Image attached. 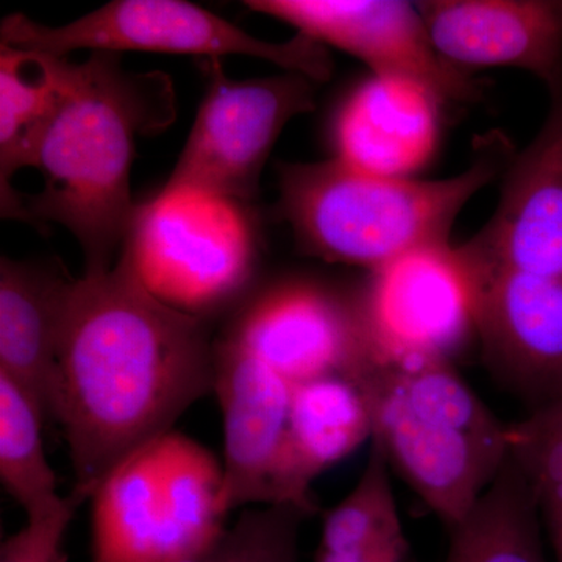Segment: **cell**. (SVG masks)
Returning <instances> with one entry per match:
<instances>
[{"mask_svg": "<svg viewBox=\"0 0 562 562\" xmlns=\"http://www.w3.org/2000/svg\"><path fill=\"white\" fill-rule=\"evenodd\" d=\"M214 392L206 317L162 301L140 273L131 236L110 269L70 290L60 349L58 419L74 487L90 492L128 454L172 431Z\"/></svg>", "mask_w": 562, "mask_h": 562, "instance_id": "cell-1", "label": "cell"}, {"mask_svg": "<svg viewBox=\"0 0 562 562\" xmlns=\"http://www.w3.org/2000/svg\"><path fill=\"white\" fill-rule=\"evenodd\" d=\"M176 113L165 72H133L111 52L69 60L65 95L33 158L43 190L24 195V221L72 233L85 272L110 269L138 217L131 181L136 138L166 131Z\"/></svg>", "mask_w": 562, "mask_h": 562, "instance_id": "cell-2", "label": "cell"}, {"mask_svg": "<svg viewBox=\"0 0 562 562\" xmlns=\"http://www.w3.org/2000/svg\"><path fill=\"white\" fill-rule=\"evenodd\" d=\"M514 157L502 133L482 136L471 165L442 180L362 172L339 158L279 165L277 210L305 254L375 271L403 255L447 246L461 210Z\"/></svg>", "mask_w": 562, "mask_h": 562, "instance_id": "cell-3", "label": "cell"}, {"mask_svg": "<svg viewBox=\"0 0 562 562\" xmlns=\"http://www.w3.org/2000/svg\"><path fill=\"white\" fill-rule=\"evenodd\" d=\"M353 383L371 442L449 530L461 524L509 458V424L452 364H372Z\"/></svg>", "mask_w": 562, "mask_h": 562, "instance_id": "cell-4", "label": "cell"}, {"mask_svg": "<svg viewBox=\"0 0 562 562\" xmlns=\"http://www.w3.org/2000/svg\"><path fill=\"white\" fill-rule=\"evenodd\" d=\"M222 462L169 431L121 461L92 494V562H180L224 532Z\"/></svg>", "mask_w": 562, "mask_h": 562, "instance_id": "cell-5", "label": "cell"}, {"mask_svg": "<svg viewBox=\"0 0 562 562\" xmlns=\"http://www.w3.org/2000/svg\"><path fill=\"white\" fill-rule=\"evenodd\" d=\"M0 44L68 57L70 52H160L210 58L246 55L313 81L330 79L327 47L299 33L283 43L255 38L243 29L184 0H113L69 24H40L22 13L3 18Z\"/></svg>", "mask_w": 562, "mask_h": 562, "instance_id": "cell-6", "label": "cell"}, {"mask_svg": "<svg viewBox=\"0 0 562 562\" xmlns=\"http://www.w3.org/2000/svg\"><path fill=\"white\" fill-rule=\"evenodd\" d=\"M209 81L179 161L158 198L201 195L241 205L258 194L273 144L294 117L314 110L302 74L233 80L210 58Z\"/></svg>", "mask_w": 562, "mask_h": 562, "instance_id": "cell-7", "label": "cell"}, {"mask_svg": "<svg viewBox=\"0 0 562 562\" xmlns=\"http://www.w3.org/2000/svg\"><path fill=\"white\" fill-rule=\"evenodd\" d=\"M357 306L373 364H452L476 336L475 276L450 244L372 271Z\"/></svg>", "mask_w": 562, "mask_h": 562, "instance_id": "cell-8", "label": "cell"}, {"mask_svg": "<svg viewBox=\"0 0 562 562\" xmlns=\"http://www.w3.org/2000/svg\"><path fill=\"white\" fill-rule=\"evenodd\" d=\"M292 384L249 351L221 336L214 341V392L224 420L221 509L299 502L288 472Z\"/></svg>", "mask_w": 562, "mask_h": 562, "instance_id": "cell-9", "label": "cell"}, {"mask_svg": "<svg viewBox=\"0 0 562 562\" xmlns=\"http://www.w3.org/2000/svg\"><path fill=\"white\" fill-rule=\"evenodd\" d=\"M222 336L291 384L328 375L355 380L372 364L357 301L306 281L255 295Z\"/></svg>", "mask_w": 562, "mask_h": 562, "instance_id": "cell-10", "label": "cell"}, {"mask_svg": "<svg viewBox=\"0 0 562 562\" xmlns=\"http://www.w3.org/2000/svg\"><path fill=\"white\" fill-rule=\"evenodd\" d=\"M247 9L364 61L375 76L419 81L442 102L480 98L471 74L443 60L416 3L401 0H249Z\"/></svg>", "mask_w": 562, "mask_h": 562, "instance_id": "cell-11", "label": "cell"}, {"mask_svg": "<svg viewBox=\"0 0 562 562\" xmlns=\"http://www.w3.org/2000/svg\"><path fill=\"white\" fill-rule=\"evenodd\" d=\"M476 283V336L495 375L532 409L562 397V281L501 268L461 246Z\"/></svg>", "mask_w": 562, "mask_h": 562, "instance_id": "cell-12", "label": "cell"}, {"mask_svg": "<svg viewBox=\"0 0 562 562\" xmlns=\"http://www.w3.org/2000/svg\"><path fill=\"white\" fill-rule=\"evenodd\" d=\"M436 52L454 68H516L562 92V2L428 0L416 3Z\"/></svg>", "mask_w": 562, "mask_h": 562, "instance_id": "cell-13", "label": "cell"}, {"mask_svg": "<svg viewBox=\"0 0 562 562\" xmlns=\"http://www.w3.org/2000/svg\"><path fill=\"white\" fill-rule=\"evenodd\" d=\"M541 132L503 172L501 202L464 246L480 260L562 281V92Z\"/></svg>", "mask_w": 562, "mask_h": 562, "instance_id": "cell-14", "label": "cell"}, {"mask_svg": "<svg viewBox=\"0 0 562 562\" xmlns=\"http://www.w3.org/2000/svg\"><path fill=\"white\" fill-rule=\"evenodd\" d=\"M441 103L419 81L372 74L336 114V158L373 176L412 177L438 146Z\"/></svg>", "mask_w": 562, "mask_h": 562, "instance_id": "cell-15", "label": "cell"}, {"mask_svg": "<svg viewBox=\"0 0 562 562\" xmlns=\"http://www.w3.org/2000/svg\"><path fill=\"white\" fill-rule=\"evenodd\" d=\"M74 281L57 265L0 261V373L32 398L46 424L58 419L63 325Z\"/></svg>", "mask_w": 562, "mask_h": 562, "instance_id": "cell-16", "label": "cell"}, {"mask_svg": "<svg viewBox=\"0 0 562 562\" xmlns=\"http://www.w3.org/2000/svg\"><path fill=\"white\" fill-rule=\"evenodd\" d=\"M372 439V422L360 387L342 375L292 384L288 472L302 506L316 514L312 483Z\"/></svg>", "mask_w": 562, "mask_h": 562, "instance_id": "cell-17", "label": "cell"}, {"mask_svg": "<svg viewBox=\"0 0 562 562\" xmlns=\"http://www.w3.org/2000/svg\"><path fill=\"white\" fill-rule=\"evenodd\" d=\"M68 57L0 44V206L5 220L24 221V194L13 177L33 168L44 128L60 105Z\"/></svg>", "mask_w": 562, "mask_h": 562, "instance_id": "cell-18", "label": "cell"}, {"mask_svg": "<svg viewBox=\"0 0 562 562\" xmlns=\"http://www.w3.org/2000/svg\"><path fill=\"white\" fill-rule=\"evenodd\" d=\"M539 503L512 460L461 524L443 562H549Z\"/></svg>", "mask_w": 562, "mask_h": 562, "instance_id": "cell-19", "label": "cell"}, {"mask_svg": "<svg viewBox=\"0 0 562 562\" xmlns=\"http://www.w3.org/2000/svg\"><path fill=\"white\" fill-rule=\"evenodd\" d=\"M44 425L32 398L0 373V480L27 517L50 512L63 498L44 452Z\"/></svg>", "mask_w": 562, "mask_h": 562, "instance_id": "cell-20", "label": "cell"}, {"mask_svg": "<svg viewBox=\"0 0 562 562\" xmlns=\"http://www.w3.org/2000/svg\"><path fill=\"white\" fill-rule=\"evenodd\" d=\"M397 542H406V538L392 491L390 462L372 442L357 486L325 516L317 552L344 553Z\"/></svg>", "mask_w": 562, "mask_h": 562, "instance_id": "cell-21", "label": "cell"}, {"mask_svg": "<svg viewBox=\"0 0 562 562\" xmlns=\"http://www.w3.org/2000/svg\"><path fill=\"white\" fill-rule=\"evenodd\" d=\"M310 517L292 505L250 506L216 541L180 562H299V536Z\"/></svg>", "mask_w": 562, "mask_h": 562, "instance_id": "cell-22", "label": "cell"}, {"mask_svg": "<svg viewBox=\"0 0 562 562\" xmlns=\"http://www.w3.org/2000/svg\"><path fill=\"white\" fill-rule=\"evenodd\" d=\"M509 460L522 473L541 513L562 505V397L509 424Z\"/></svg>", "mask_w": 562, "mask_h": 562, "instance_id": "cell-23", "label": "cell"}, {"mask_svg": "<svg viewBox=\"0 0 562 562\" xmlns=\"http://www.w3.org/2000/svg\"><path fill=\"white\" fill-rule=\"evenodd\" d=\"M87 501L90 492L74 487L50 512L27 517V524L2 542L0 562H68L66 532Z\"/></svg>", "mask_w": 562, "mask_h": 562, "instance_id": "cell-24", "label": "cell"}, {"mask_svg": "<svg viewBox=\"0 0 562 562\" xmlns=\"http://www.w3.org/2000/svg\"><path fill=\"white\" fill-rule=\"evenodd\" d=\"M408 542L386 543L344 553L317 552L314 562H409Z\"/></svg>", "mask_w": 562, "mask_h": 562, "instance_id": "cell-25", "label": "cell"}, {"mask_svg": "<svg viewBox=\"0 0 562 562\" xmlns=\"http://www.w3.org/2000/svg\"><path fill=\"white\" fill-rule=\"evenodd\" d=\"M541 514L546 519L547 528H549L554 562H562V505L553 506Z\"/></svg>", "mask_w": 562, "mask_h": 562, "instance_id": "cell-26", "label": "cell"}]
</instances>
